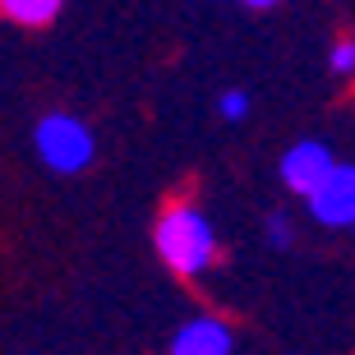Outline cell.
I'll return each instance as SVG.
<instances>
[{
    "instance_id": "cell-1",
    "label": "cell",
    "mask_w": 355,
    "mask_h": 355,
    "mask_svg": "<svg viewBox=\"0 0 355 355\" xmlns=\"http://www.w3.org/2000/svg\"><path fill=\"white\" fill-rule=\"evenodd\" d=\"M157 254L166 259L175 277H203L212 263H217V231L194 203H171V208L157 217Z\"/></svg>"
},
{
    "instance_id": "cell-8",
    "label": "cell",
    "mask_w": 355,
    "mask_h": 355,
    "mask_svg": "<svg viewBox=\"0 0 355 355\" xmlns=\"http://www.w3.org/2000/svg\"><path fill=\"white\" fill-rule=\"evenodd\" d=\"M217 111H222V120H245V116H250V97L231 88V92L217 97Z\"/></svg>"
},
{
    "instance_id": "cell-3",
    "label": "cell",
    "mask_w": 355,
    "mask_h": 355,
    "mask_svg": "<svg viewBox=\"0 0 355 355\" xmlns=\"http://www.w3.org/2000/svg\"><path fill=\"white\" fill-rule=\"evenodd\" d=\"M332 171H337V157H332V148L323 144V139H300V144H291L286 157H282V180H286V189H295V194H304V198L314 194Z\"/></svg>"
},
{
    "instance_id": "cell-7",
    "label": "cell",
    "mask_w": 355,
    "mask_h": 355,
    "mask_svg": "<svg viewBox=\"0 0 355 355\" xmlns=\"http://www.w3.org/2000/svg\"><path fill=\"white\" fill-rule=\"evenodd\" d=\"M328 65H332V74H342V79H351V74H355V37H342L337 46H332Z\"/></svg>"
},
{
    "instance_id": "cell-6",
    "label": "cell",
    "mask_w": 355,
    "mask_h": 355,
    "mask_svg": "<svg viewBox=\"0 0 355 355\" xmlns=\"http://www.w3.org/2000/svg\"><path fill=\"white\" fill-rule=\"evenodd\" d=\"M0 14L19 28H46L60 14V0H0Z\"/></svg>"
},
{
    "instance_id": "cell-2",
    "label": "cell",
    "mask_w": 355,
    "mask_h": 355,
    "mask_svg": "<svg viewBox=\"0 0 355 355\" xmlns=\"http://www.w3.org/2000/svg\"><path fill=\"white\" fill-rule=\"evenodd\" d=\"M33 144H37V157L60 175H79L83 166H92L97 157V139L92 130L83 125L79 116H69V111H51V116L37 120V130H33Z\"/></svg>"
},
{
    "instance_id": "cell-10",
    "label": "cell",
    "mask_w": 355,
    "mask_h": 355,
    "mask_svg": "<svg viewBox=\"0 0 355 355\" xmlns=\"http://www.w3.org/2000/svg\"><path fill=\"white\" fill-rule=\"evenodd\" d=\"M240 5H250V10H268V5H282V0H240Z\"/></svg>"
},
{
    "instance_id": "cell-9",
    "label": "cell",
    "mask_w": 355,
    "mask_h": 355,
    "mask_svg": "<svg viewBox=\"0 0 355 355\" xmlns=\"http://www.w3.org/2000/svg\"><path fill=\"white\" fill-rule=\"evenodd\" d=\"M263 226H268V245H277V250H286L291 240H295V231H291V222L282 217V212H272Z\"/></svg>"
},
{
    "instance_id": "cell-4",
    "label": "cell",
    "mask_w": 355,
    "mask_h": 355,
    "mask_svg": "<svg viewBox=\"0 0 355 355\" xmlns=\"http://www.w3.org/2000/svg\"><path fill=\"white\" fill-rule=\"evenodd\" d=\"M304 203L314 212V222H323V226H355V166L337 162V171L318 184Z\"/></svg>"
},
{
    "instance_id": "cell-5",
    "label": "cell",
    "mask_w": 355,
    "mask_h": 355,
    "mask_svg": "<svg viewBox=\"0 0 355 355\" xmlns=\"http://www.w3.org/2000/svg\"><path fill=\"white\" fill-rule=\"evenodd\" d=\"M231 346H236L231 323H222L212 314H198L189 323H180L171 337V355H231Z\"/></svg>"
}]
</instances>
